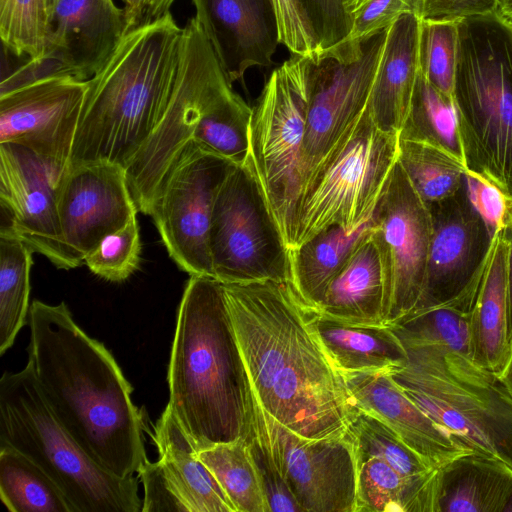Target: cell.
I'll list each match as a JSON object with an SVG mask.
<instances>
[{"mask_svg":"<svg viewBox=\"0 0 512 512\" xmlns=\"http://www.w3.org/2000/svg\"><path fill=\"white\" fill-rule=\"evenodd\" d=\"M421 18L400 16L388 29L367 109L383 132L399 134L408 116L419 74Z\"/></svg>","mask_w":512,"mask_h":512,"instance_id":"obj_24","label":"cell"},{"mask_svg":"<svg viewBox=\"0 0 512 512\" xmlns=\"http://www.w3.org/2000/svg\"><path fill=\"white\" fill-rule=\"evenodd\" d=\"M152 438L159 460H148L137 472L144 487L142 512H236L168 406Z\"/></svg>","mask_w":512,"mask_h":512,"instance_id":"obj_20","label":"cell"},{"mask_svg":"<svg viewBox=\"0 0 512 512\" xmlns=\"http://www.w3.org/2000/svg\"><path fill=\"white\" fill-rule=\"evenodd\" d=\"M236 512H269L261 479L245 438L197 451Z\"/></svg>","mask_w":512,"mask_h":512,"instance_id":"obj_34","label":"cell"},{"mask_svg":"<svg viewBox=\"0 0 512 512\" xmlns=\"http://www.w3.org/2000/svg\"><path fill=\"white\" fill-rule=\"evenodd\" d=\"M237 165L190 142L149 215L170 258L190 276L214 278L209 232L217 192Z\"/></svg>","mask_w":512,"mask_h":512,"instance_id":"obj_14","label":"cell"},{"mask_svg":"<svg viewBox=\"0 0 512 512\" xmlns=\"http://www.w3.org/2000/svg\"><path fill=\"white\" fill-rule=\"evenodd\" d=\"M59 0H47V3H48V7H49V11H50V14L52 16V13H53V10L57 4Z\"/></svg>","mask_w":512,"mask_h":512,"instance_id":"obj_53","label":"cell"},{"mask_svg":"<svg viewBox=\"0 0 512 512\" xmlns=\"http://www.w3.org/2000/svg\"><path fill=\"white\" fill-rule=\"evenodd\" d=\"M469 316L449 307L416 310L388 325L402 343H436L470 357Z\"/></svg>","mask_w":512,"mask_h":512,"instance_id":"obj_39","label":"cell"},{"mask_svg":"<svg viewBox=\"0 0 512 512\" xmlns=\"http://www.w3.org/2000/svg\"><path fill=\"white\" fill-rule=\"evenodd\" d=\"M126 34L124 9L113 0H59L46 54L53 74L79 81L93 77Z\"/></svg>","mask_w":512,"mask_h":512,"instance_id":"obj_21","label":"cell"},{"mask_svg":"<svg viewBox=\"0 0 512 512\" xmlns=\"http://www.w3.org/2000/svg\"><path fill=\"white\" fill-rule=\"evenodd\" d=\"M439 512H512V471L472 453L440 468Z\"/></svg>","mask_w":512,"mask_h":512,"instance_id":"obj_28","label":"cell"},{"mask_svg":"<svg viewBox=\"0 0 512 512\" xmlns=\"http://www.w3.org/2000/svg\"><path fill=\"white\" fill-rule=\"evenodd\" d=\"M385 281L372 234L329 283L317 311L350 324L384 325Z\"/></svg>","mask_w":512,"mask_h":512,"instance_id":"obj_26","label":"cell"},{"mask_svg":"<svg viewBox=\"0 0 512 512\" xmlns=\"http://www.w3.org/2000/svg\"><path fill=\"white\" fill-rule=\"evenodd\" d=\"M232 91V83L200 23L195 17L188 19L182 30L178 70L168 105L150 137L125 167L139 211L149 215L203 115Z\"/></svg>","mask_w":512,"mask_h":512,"instance_id":"obj_9","label":"cell"},{"mask_svg":"<svg viewBox=\"0 0 512 512\" xmlns=\"http://www.w3.org/2000/svg\"><path fill=\"white\" fill-rule=\"evenodd\" d=\"M28 362L55 417L100 467L133 477L148 461L143 417L113 355L87 335L61 302L34 300Z\"/></svg>","mask_w":512,"mask_h":512,"instance_id":"obj_2","label":"cell"},{"mask_svg":"<svg viewBox=\"0 0 512 512\" xmlns=\"http://www.w3.org/2000/svg\"><path fill=\"white\" fill-rule=\"evenodd\" d=\"M398 149L399 134L381 131L366 107L303 191L291 248L328 227L351 232L368 221L398 160Z\"/></svg>","mask_w":512,"mask_h":512,"instance_id":"obj_10","label":"cell"},{"mask_svg":"<svg viewBox=\"0 0 512 512\" xmlns=\"http://www.w3.org/2000/svg\"><path fill=\"white\" fill-rule=\"evenodd\" d=\"M440 468L404 476L377 457L357 460L355 512H439Z\"/></svg>","mask_w":512,"mask_h":512,"instance_id":"obj_30","label":"cell"},{"mask_svg":"<svg viewBox=\"0 0 512 512\" xmlns=\"http://www.w3.org/2000/svg\"><path fill=\"white\" fill-rule=\"evenodd\" d=\"M141 250L136 214L124 226L106 235L84 258V263L98 277L122 282L139 268Z\"/></svg>","mask_w":512,"mask_h":512,"instance_id":"obj_41","label":"cell"},{"mask_svg":"<svg viewBox=\"0 0 512 512\" xmlns=\"http://www.w3.org/2000/svg\"><path fill=\"white\" fill-rule=\"evenodd\" d=\"M353 438L356 459L377 457L404 476H420L430 468L400 437L375 416L358 410L348 425Z\"/></svg>","mask_w":512,"mask_h":512,"instance_id":"obj_38","label":"cell"},{"mask_svg":"<svg viewBox=\"0 0 512 512\" xmlns=\"http://www.w3.org/2000/svg\"><path fill=\"white\" fill-rule=\"evenodd\" d=\"M251 116L252 107L233 90L203 115L191 142L243 165L249 156Z\"/></svg>","mask_w":512,"mask_h":512,"instance_id":"obj_36","label":"cell"},{"mask_svg":"<svg viewBox=\"0 0 512 512\" xmlns=\"http://www.w3.org/2000/svg\"><path fill=\"white\" fill-rule=\"evenodd\" d=\"M222 284L262 408L304 438L343 436L359 409L315 329L310 308L289 282Z\"/></svg>","mask_w":512,"mask_h":512,"instance_id":"obj_1","label":"cell"},{"mask_svg":"<svg viewBox=\"0 0 512 512\" xmlns=\"http://www.w3.org/2000/svg\"><path fill=\"white\" fill-rule=\"evenodd\" d=\"M128 0H123L124 4L127 2Z\"/></svg>","mask_w":512,"mask_h":512,"instance_id":"obj_54","label":"cell"},{"mask_svg":"<svg viewBox=\"0 0 512 512\" xmlns=\"http://www.w3.org/2000/svg\"><path fill=\"white\" fill-rule=\"evenodd\" d=\"M429 207L433 235L425 287L414 311L449 307L470 313L491 239L489 232L468 201L464 183L455 196Z\"/></svg>","mask_w":512,"mask_h":512,"instance_id":"obj_16","label":"cell"},{"mask_svg":"<svg viewBox=\"0 0 512 512\" xmlns=\"http://www.w3.org/2000/svg\"><path fill=\"white\" fill-rule=\"evenodd\" d=\"M47 0H0V37L3 46L18 57L42 60L50 34Z\"/></svg>","mask_w":512,"mask_h":512,"instance_id":"obj_37","label":"cell"},{"mask_svg":"<svg viewBox=\"0 0 512 512\" xmlns=\"http://www.w3.org/2000/svg\"><path fill=\"white\" fill-rule=\"evenodd\" d=\"M367 0H346V9L351 14L357 10Z\"/></svg>","mask_w":512,"mask_h":512,"instance_id":"obj_52","label":"cell"},{"mask_svg":"<svg viewBox=\"0 0 512 512\" xmlns=\"http://www.w3.org/2000/svg\"><path fill=\"white\" fill-rule=\"evenodd\" d=\"M402 345L406 364L387 370L396 385L461 449L512 471V396L499 375L444 345Z\"/></svg>","mask_w":512,"mask_h":512,"instance_id":"obj_5","label":"cell"},{"mask_svg":"<svg viewBox=\"0 0 512 512\" xmlns=\"http://www.w3.org/2000/svg\"><path fill=\"white\" fill-rule=\"evenodd\" d=\"M458 48V22L421 20L420 73L438 91L452 99H455Z\"/></svg>","mask_w":512,"mask_h":512,"instance_id":"obj_40","label":"cell"},{"mask_svg":"<svg viewBox=\"0 0 512 512\" xmlns=\"http://www.w3.org/2000/svg\"><path fill=\"white\" fill-rule=\"evenodd\" d=\"M398 161L428 205L455 196L463 187L464 174L470 171L436 146L400 138Z\"/></svg>","mask_w":512,"mask_h":512,"instance_id":"obj_35","label":"cell"},{"mask_svg":"<svg viewBox=\"0 0 512 512\" xmlns=\"http://www.w3.org/2000/svg\"><path fill=\"white\" fill-rule=\"evenodd\" d=\"M371 217L384 272L383 324L390 325L418 306L433 235L431 209L398 160Z\"/></svg>","mask_w":512,"mask_h":512,"instance_id":"obj_13","label":"cell"},{"mask_svg":"<svg viewBox=\"0 0 512 512\" xmlns=\"http://www.w3.org/2000/svg\"><path fill=\"white\" fill-rule=\"evenodd\" d=\"M308 68L309 57L296 55L275 68L249 126L247 161L288 248L302 190Z\"/></svg>","mask_w":512,"mask_h":512,"instance_id":"obj_8","label":"cell"},{"mask_svg":"<svg viewBox=\"0 0 512 512\" xmlns=\"http://www.w3.org/2000/svg\"><path fill=\"white\" fill-rule=\"evenodd\" d=\"M468 201L485 223L490 238L496 232L512 233V194L478 177L472 170L464 174Z\"/></svg>","mask_w":512,"mask_h":512,"instance_id":"obj_43","label":"cell"},{"mask_svg":"<svg viewBox=\"0 0 512 512\" xmlns=\"http://www.w3.org/2000/svg\"><path fill=\"white\" fill-rule=\"evenodd\" d=\"M251 422L303 512H355L357 459L348 431L337 438H304L265 411L253 390Z\"/></svg>","mask_w":512,"mask_h":512,"instance_id":"obj_15","label":"cell"},{"mask_svg":"<svg viewBox=\"0 0 512 512\" xmlns=\"http://www.w3.org/2000/svg\"><path fill=\"white\" fill-rule=\"evenodd\" d=\"M510 240L505 232L490 239L479 288L469 316L470 357L500 374L508 360V259Z\"/></svg>","mask_w":512,"mask_h":512,"instance_id":"obj_25","label":"cell"},{"mask_svg":"<svg viewBox=\"0 0 512 512\" xmlns=\"http://www.w3.org/2000/svg\"><path fill=\"white\" fill-rule=\"evenodd\" d=\"M0 442L39 466L75 512H142L138 480L114 476L85 453L55 417L29 364L0 379Z\"/></svg>","mask_w":512,"mask_h":512,"instance_id":"obj_6","label":"cell"},{"mask_svg":"<svg viewBox=\"0 0 512 512\" xmlns=\"http://www.w3.org/2000/svg\"><path fill=\"white\" fill-rule=\"evenodd\" d=\"M195 18L231 83L269 67L280 42L273 0H192Z\"/></svg>","mask_w":512,"mask_h":512,"instance_id":"obj_22","label":"cell"},{"mask_svg":"<svg viewBox=\"0 0 512 512\" xmlns=\"http://www.w3.org/2000/svg\"><path fill=\"white\" fill-rule=\"evenodd\" d=\"M85 91L86 81L49 76L0 94V143L67 168Z\"/></svg>","mask_w":512,"mask_h":512,"instance_id":"obj_18","label":"cell"},{"mask_svg":"<svg viewBox=\"0 0 512 512\" xmlns=\"http://www.w3.org/2000/svg\"><path fill=\"white\" fill-rule=\"evenodd\" d=\"M499 0H421V20L460 22L497 14Z\"/></svg>","mask_w":512,"mask_h":512,"instance_id":"obj_47","label":"cell"},{"mask_svg":"<svg viewBox=\"0 0 512 512\" xmlns=\"http://www.w3.org/2000/svg\"><path fill=\"white\" fill-rule=\"evenodd\" d=\"M0 498L10 512H75L39 466L3 442H0Z\"/></svg>","mask_w":512,"mask_h":512,"instance_id":"obj_32","label":"cell"},{"mask_svg":"<svg viewBox=\"0 0 512 512\" xmlns=\"http://www.w3.org/2000/svg\"><path fill=\"white\" fill-rule=\"evenodd\" d=\"M386 34L345 40L309 58L301 195L364 113Z\"/></svg>","mask_w":512,"mask_h":512,"instance_id":"obj_11","label":"cell"},{"mask_svg":"<svg viewBox=\"0 0 512 512\" xmlns=\"http://www.w3.org/2000/svg\"><path fill=\"white\" fill-rule=\"evenodd\" d=\"M458 30L454 96L468 166L512 194V27L494 14Z\"/></svg>","mask_w":512,"mask_h":512,"instance_id":"obj_7","label":"cell"},{"mask_svg":"<svg viewBox=\"0 0 512 512\" xmlns=\"http://www.w3.org/2000/svg\"><path fill=\"white\" fill-rule=\"evenodd\" d=\"M310 313L326 351L340 372L390 370L406 364V350L388 325L350 324L313 308Z\"/></svg>","mask_w":512,"mask_h":512,"instance_id":"obj_29","label":"cell"},{"mask_svg":"<svg viewBox=\"0 0 512 512\" xmlns=\"http://www.w3.org/2000/svg\"><path fill=\"white\" fill-rule=\"evenodd\" d=\"M246 440L261 479L269 512H303L278 471L265 442L254 428L251 417Z\"/></svg>","mask_w":512,"mask_h":512,"instance_id":"obj_44","label":"cell"},{"mask_svg":"<svg viewBox=\"0 0 512 512\" xmlns=\"http://www.w3.org/2000/svg\"><path fill=\"white\" fill-rule=\"evenodd\" d=\"M176 0H128L123 9L126 22V33L142 25L162 18Z\"/></svg>","mask_w":512,"mask_h":512,"instance_id":"obj_48","label":"cell"},{"mask_svg":"<svg viewBox=\"0 0 512 512\" xmlns=\"http://www.w3.org/2000/svg\"><path fill=\"white\" fill-rule=\"evenodd\" d=\"M420 0H367L351 14L352 27L346 40L362 41L388 29L400 16H419Z\"/></svg>","mask_w":512,"mask_h":512,"instance_id":"obj_45","label":"cell"},{"mask_svg":"<svg viewBox=\"0 0 512 512\" xmlns=\"http://www.w3.org/2000/svg\"><path fill=\"white\" fill-rule=\"evenodd\" d=\"M182 30L171 12L127 32L86 91L69 165L124 168L150 137L173 91Z\"/></svg>","mask_w":512,"mask_h":512,"instance_id":"obj_4","label":"cell"},{"mask_svg":"<svg viewBox=\"0 0 512 512\" xmlns=\"http://www.w3.org/2000/svg\"><path fill=\"white\" fill-rule=\"evenodd\" d=\"M280 31V42L291 55L313 58L315 38L296 0H273Z\"/></svg>","mask_w":512,"mask_h":512,"instance_id":"obj_46","label":"cell"},{"mask_svg":"<svg viewBox=\"0 0 512 512\" xmlns=\"http://www.w3.org/2000/svg\"><path fill=\"white\" fill-rule=\"evenodd\" d=\"M497 15L502 21L512 27V0H499Z\"/></svg>","mask_w":512,"mask_h":512,"instance_id":"obj_51","label":"cell"},{"mask_svg":"<svg viewBox=\"0 0 512 512\" xmlns=\"http://www.w3.org/2000/svg\"><path fill=\"white\" fill-rule=\"evenodd\" d=\"M421 1V0H420ZM421 4V3H420Z\"/></svg>","mask_w":512,"mask_h":512,"instance_id":"obj_55","label":"cell"},{"mask_svg":"<svg viewBox=\"0 0 512 512\" xmlns=\"http://www.w3.org/2000/svg\"><path fill=\"white\" fill-rule=\"evenodd\" d=\"M399 138L436 146L470 170L456 100L438 91L420 70Z\"/></svg>","mask_w":512,"mask_h":512,"instance_id":"obj_31","label":"cell"},{"mask_svg":"<svg viewBox=\"0 0 512 512\" xmlns=\"http://www.w3.org/2000/svg\"><path fill=\"white\" fill-rule=\"evenodd\" d=\"M168 407L196 451L247 438L252 387L223 284L190 276L168 368Z\"/></svg>","mask_w":512,"mask_h":512,"instance_id":"obj_3","label":"cell"},{"mask_svg":"<svg viewBox=\"0 0 512 512\" xmlns=\"http://www.w3.org/2000/svg\"><path fill=\"white\" fill-rule=\"evenodd\" d=\"M499 377L512 396V340H511L510 353H509L508 360H507L502 372L499 374Z\"/></svg>","mask_w":512,"mask_h":512,"instance_id":"obj_50","label":"cell"},{"mask_svg":"<svg viewBox=\"0 0 512 512\" xmlns=\"http://www.w3.org/2000/svg\"><path fill=\"white\" fill-rule=\"evenodd\" d=\"M510 248L508 259V338L512 340V233L509 234Z\"/></svg>","mask_w":512,"mask_h":512,"instance_id":"obj_49","label":"cell"},{"mask_svg":"<svg viewBox=\"0 0 512 512\" xmlns=\"http://www.w3.org/2000/svg\"><path fill=\"white\" fill-rule=\"evenodd\" d=\"M341 373L355 406L384 422L430 468L469 454L403 393L387 370Z\"/></svg>","mask_w":512,"mask_h":512,"instance_id":"obj_23","label":"cell"},{"mask_svg":"<svg viewBox=\"0 0 512 512\" xmlns=\"http://www.w3.org/2000/svg\"><path fill=\"white\" fill-rule=\"evenodd\" d=\"M209 247L214 278L222 283L289 281V248L247 160L217 192Z\"/></svg>","mask_w":512,"mask_h":512,"instance_id":"obj_12","label":"cell"},{"mask_svg":"<svg viewBox=\"0 0 512 512\" xmlns=\"http://www.w3.org/2000/svg\"><path fill=\"white\" fill-rule=\"evenodd\" d=\"M34 251L9 226L0 230V354L27 323Z\"/></svg>","mask_w":512,"mask_h":512,"instance_id":"obj_33","label":"cell"},{"mask_svg":"<svg viewBox=\"0 0 512 512\" xmlns=\"http://www.w3.org/2000/svg\"><path fill=\"white\" fill-rule=\"evenodd\" d=\"M372 217L354 231L331 226L289 248V284L307 307L316 309L331 280L355 250L371 236Z\"/></svg>","mask_w":512,"mask_h":512,"instance_id":"obj_27","label":"cell"},{"mask_svg":"<svg viewBox=\"0 0 512 512\" xmlns=\"http://www.w3.org/2000/svg\"><path fill=\"white\" fill-rule=\"evenodd\" d=\"M66 168L31 150L0 143V204L12 231L59 269L77 267L63 240L57 195Z\"/></svg>","mask_w":512,"mask_h":512,"instance_id":"obj_17","label":"cell"},{"mask_svg":"<svg viewBox=\"0 0 512 512\" xmlns=\"http://www.w3.org/2000/svg\"><path fill=\"white\" fill-rule=\"evenodd\" d=\"M296 2L315 38L316 55L339 45L348 38L352 18L346 9V0H296Z\"/></svg>","mask_w":512,"mask_h":512,"instance_id":"obj_42","label":"cell"},{"mask_svg":"<svg viewBox=\"0 0 512 512\" xmlns=\"http://www.w3.org/2000/svg\"><path fill=\"white\" fill-rule=\"evenodd\" d=\"M57 204L63 240L78 266L106 235L138 211L125 168L109 162L68 166L59 183Z\"/></svg>","mask_w":512,"mask_h":512,"instance_id":"obj_19","label":"cell"}]
</instances>
